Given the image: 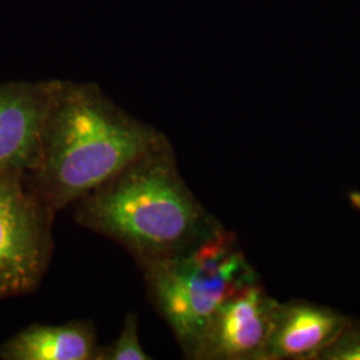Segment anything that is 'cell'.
<instances>
[{"label": "cell", "mask_w": 360, "mask_h": 360, "mask_svg": "<svg viewBox=\"0 0 360 360\" xmlns=\"http://www.w3.org/2000/svg\"><path fill=\"white\" fill-rule=\"evenodd\" d=\"M72 206L79 224L123 245L139 264L183 252L220 226L183 179L171 144L132 162Z\"/></svg>", "instance_id": "obj_2"}, {"label": "cell", "mask_w": 360, "mask_h": 360, "mask_svg": "<svg viewBox=\"0 0 360 360\" xmlns=\"http://www.w3.org/2000/svg\"><path fill=\"white\" fill-rule=\"evenodd\" d=\"M279 304L260 279L245 285L221 304L190 359L264 360Z\"/></svg>", "instance_id": "obj_5"}, {"label": "cell", "mask_w": 360, "mask_h": 360, "mask_svg": "<svg viewBox=\"0 0 360 360\" xmlns=\"http://www.w3.org/2000/svg\"><path fill=\"white\" fill-rule=\"evenodd\" d=\"M348 200L351 206L356 208L360 212V191H351L348 193Z\"/></svg>", "instance_id": "obj_11"}, {"label": "cell", "mask_w": 360, "mask_h": 360, "mask_svg": "<svg viewBox=\"0 0 360 360\" xmlns=\"http://www.w3.org/2000/svg\"><path fill=\"white\" fill-rule=\"evenodd\" d=\"M351 318L309 300L281 303L264 360H319Z\"/></svg>", "instance_id": "obj_7"}, {"label": "cell", "mask_w": 360, "mask_h": 360, "mask_svg": "<svg viewBox=\"0 0 360 360\" xmlns=\"http://www.w3.org/2000/svg\"><path fill=\"white\" fill-rule=\"evenodd\" d=\"M58 82L0 86V172L26 178L35 169Z\"/></svg>", "instance_id": "obj_6"}, {"label": "cell", "mask_w": 360, "mask_h": 360, "mask_svg": "<svg viewBox=\"0 0 360 360\" xmlns=\"http://www.w3.org/2000/svg\"><path fill=\"white\" fill-rule=\"evenodd\" d=\"M167 138L91 84L58 82L41 151L27 183L55 217Z\"/></svg>", "instance_id": "obj_1"}, {"label": "cell", "mask_w": 360, "mask_h": 360, "mask_svg": "<svg viewBox=\"0 0 360 360\" xmlns=\"http://www.w3.org/2000/svg\"><path fill=\"white\" fill-rule=\"evenodd\" d=\"M143 349L138 335V316L129 312L124 318L122 331L112 343L99 349L98 360H150Z\"/></svg>", "instance_id": "obj_9"}, {"label": "cell", "mask_w": 360, "mask_h": 360, "mask_svg": "<svg viewBox=\"0 0 360 360\" xmlns=\"http://www.w3.org/2000/svg\"><path fill=\"white\" fill-rule=\"evenodd\" d=\"M101 346L92 322L34 324L0 348L6 360H98Z\"/></svg>", "instance_id": "obj_8"}, {"label": "cell", "mask_w": 360, "mask_h": 360, "mask_svg": "<svg viewBox=\"0 0 360 360\" xmlns=\"http://www.w3.org/2000/svg\"><path fill=\"white\" fill-rule=\"evenodd\" d=\"M52 218L26 178L0 172V299L38 287L51 257Z\"/></svg>", "instance_id": "obj_4"}, {"label": "cell", "mask_w": 360, "mask_h": 360, "mask_svg": "<svg viewBox=\"0 0 360 360\" xmlns=\"http://www.w3.org/2000/svg\"><path fill=\"white\" fill-rule=\"evenodd\" d=\"M141 267L155 309L187 358L221 304L259 279L236 235L221 224L191 248Z\"/></svg>", "instance_id": "obj_3"}, {"label": "cell", "mask_w": 360, "mask_h": 360, "mask_svg": "<svg viewBox=\"0 0 360 360\" xmlns=\"http://www.w3.org/2000/svg\"><path fill=\"white\" fill-rule=\"evenodd\" d=\"M319 360H360V322L349 319Z\"/></svg>", "instance_id": "obj_10"}]
</instances>
